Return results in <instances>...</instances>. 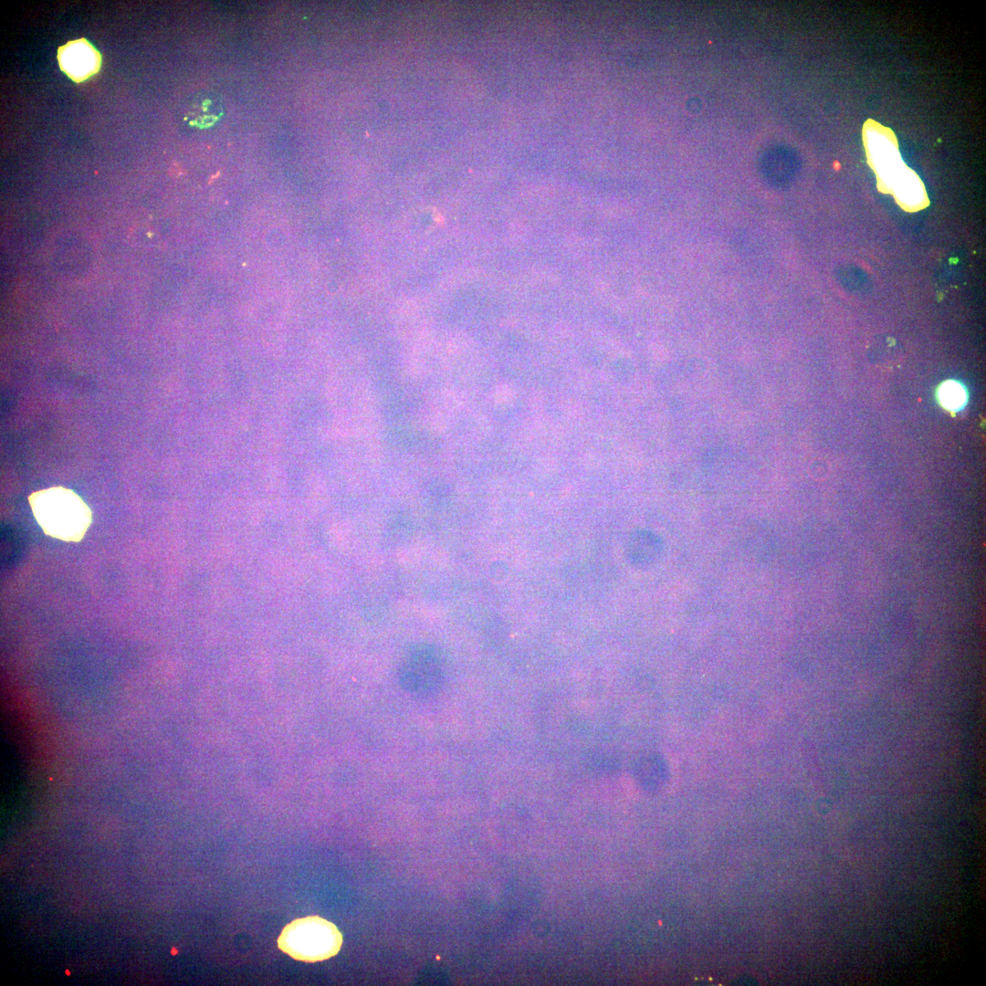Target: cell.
Segmentation results:
<instances>
[{
    "mask_svg": "<svg viewBox=\"0 0 986 986\" xmlns=\"http://www.w3.org/2000/svg\"><path fill=\"white\" fill-rule=\"evenodd\" d=\"M57 58L61 70L77 83L95 75L101 65L100 52L85 38L59 47Z\"/></svg>",
    "mask_w": 986,
    "mask_h": 986,
    "instance_id": "5",
    "label": "cell"
},
{
    "mask_svg": "<svg viewBox=\"0 0 986 986\" xmlns=\"http://www.w3.org/2000/svg\"><path fill=\"white\" fill-rule=\"evenodd\" d=\"M33 515L47 536L78 542L83 539L92 521V512L73 490L52 487L33 492L28 497Z\"/></svg>",
    "mask_w": 986,
    "mask_h": 986,
    "instance_id": "1",
    "label": "cell"
},
{
    "mask_svg": "<svg viewBox=\"0 0 986 986\" xmlns=\"http://www.w3.org/2000/svg\"><path fill=\"white\" fill-rule=\"evenodd\" d=\"M443 670L435 652L421 646L409 653L399 670L403 688L417 695H429L440 687Z\"/></svg>",
    "mask_w": 986,
    "mask_h": 986,
    "instance_id": "4",
    "label": "cell"
},
{
    "mask_svg": "<svg viewBox=\"0 0 986 986\" xmlns=\"http://www.w3.org/2000/svg\"><path fill=\"white\" fill-rule=\"evenodd\" d=\"M863 141L868 162L877 175L879 188L893 193L913 172L900 157L894 132L876 121L867 120L863 128Z\"/></svg>",
    "mask_w": 986,
    "mask_h": 986,
    "instance_id": "3",
    "label": "cell"
},
{
    "mask_svg": "<svg viewBox=\"0 0 986 986\" xmlns=\"http://www.w3.org/2000/svg\"><path fill=\"white\" fill-rule=\"evenodd\" d=\"M342 936L337 927L318 916L297 918L288 924L278 939V946L297 960L317 962L335 956Z\"/></svg>",
    "mask_w": 986,
    "mask_h": 986,
    "instance_id": "2",
    "label": "cell"
},
{
    "mask_svg": "<svg viewBox=\"0 0 986 986\" xmlns=\"http://www.w3.org/2000/svg\"><path fill=\"white\" fill-rule=\"evenodd\" d=\"M939 399L945 408L953 411L960 409L965 404L967 396L964 388L960 383L949 381L940 386Z\"/></svg>",
    "mask_w": 986,
    "mask_h": 986,
    "instance_id": "6",
    "label": "cell"
}]
</instances>
